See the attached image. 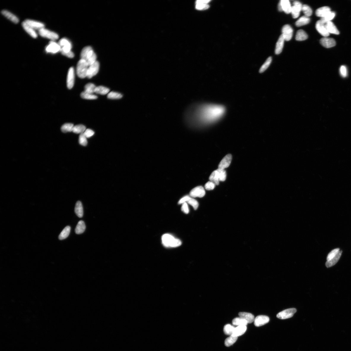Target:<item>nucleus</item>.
Wrapping results in <instances>:
<instances>
[{
    "label": "nucleus",
    "instance_id": "412c9836",
    "mask_svg": "<svg viewBox=\"0 0 351 351\" xmlns=\"http://www.w3.org/2000/svg\"><path fill=\"white\" fill-rule=\"evenodd\" d=\"M326 28L329 33L335 35H339V32L335 25L331 21H329L325 23Z\"/></svg>",
    "mask_w": 351,
    "mask_h": 351
},
{
    "label": "nucleus",
    "instance_id": "b1692460",
    "mask_svg": "<svg viewBox=\"0 0 351 351\" xmlns=\"http://www.w3.org/2000/svg\"><path fill=\"white\" fill-rule=\"evenodd\" d=\"M331 11V9L328 7H323L316 10V15L317 16L321 18L328 14Z\"/></svg>",
    "mask_w": 351,
    "mask_h": 351
},
{
    "label": "nucleus",
    "instance_id": "13d9d810",
    "mask_svg": "<svg viewBox=\"0 0 351 351\" xmlns=\"http://www.w3.org/2000/svg\"><path fill=\"white\" fill-rule=\"evenodd\" d=\"M278 9L279 11H280V12L283 11V10H282V5L281 4V3L280 1V2H279V4H278Z\"/></svg>",
    "mask_w": 351,
    "mask_h": 351
},
{
    "label": "nucleus",
    "instance_id": "79ce46f5",
    "mask_svg": "<svg viewBox=\"0 0 351 351\" xmlns=\"http://www.w3.org/2000/svg\"><path fill=\"white\" fill-rule=\"evenodd\" d=\"M74 126V125L72 123L65 124L61 127V131L63 133L72 131Z\"/></svg>",
    "mask_w": 351,
    "mask_h": 351
},
{
    "label": "nucleus",
    "instance_id": "ddd939ff",
    "mask_svg": "<svg viewBox=\"0 0 351 351\" xmlns=\"http://www.w3.org/2000/svg\"><path fill=\"white\" fill-rule=\"evenodd\" d=\"M315 27L317 31L322 36L327 37L329 35V33L326 28L325 23H323L321 20H319L317 22Z\"/></svg>",
    "mask_w": 351,
    "mask_h": 351
},
{
    "label": "nucleus",
    "instance_id": "a18cd8bd",
    "mask_svg": "<svg viewBox=\"0 0 351 351\" xmlns=\"http://www.w3.org/2000/svg\"><path fill=\"white\" fill-rule=\"evenodd\" d=\"M302 11L304 13L305 16L308 18L312 15V9L307 5H303Z\"/></svg>",
    "mask_w": 351,
    "mask_h": 351
},
{
    "label": "nucleus",
    "instance_id": "f8f14e48",
    "mask_svg": "<svg viewBox=\"0 0 351 351\" xmlns=\"http://www.w3.org/2000/svg\"><path fill=\"white\" fill-rule=\"evenodd\" d=\"M206 192L202 186H197L193 189L190 192V196L192 197L202 198L205 196Z\"/></svg>",
    "mask_w": 351,
    "mask_h": 351
},
{
    "label": "nucleus",
    "instance_id": "6ab92c4d",
    "mask_svg": "<svg viewBox=\"0 0 351 351\" xmlns=\"http://www.w3.org/2000/svg\"><path fill=\"white\" fill-rule=\"evenodd\" d=\"M1 13L3 15L13 23H18L19 22V20L18 17L7 10H3Z\"/></svg>",
    "mask_w": 351,
    "mask_h": 351
},
{
    "label": "nucleus",
    "instance_id": "aec40b11",
    "mask_svg": "<svg viewBox=\"0 0 351 351\" xmlns=\"http://www.w3.org/2000/svg\"><path fill=\"white\" fill-rule=\"evenodd\" d=\"M22 25L24 29L28 34L33 38L36 39L37 38L38 35H37L35 30L31 28L25 21L22 22Z\"/></svg>",
    "mask_w": 351,
    "mask_h": 351
},
{
    "label": "nucleus",
    "instance_id": "393cba45",
    "mask_svg": "<svg viewBox=\"0 0 351 351\" xmlns=\"http://www.w3.org/2000/svg\"><path fill=\"white\" fill-rule=\"evenodd\" d=\"M240 317L246 320L248 323H251L254 322L255 317L251 313L246 312H240L238 314Z\"/></svg>",
    "mask_w": 351,
    "mask_h": 351
},
{
    "label": "nucleus",
    "instance_id": "f03ea898",
    "mask_svg": "<svg viewBox=\"0 0 351 351\" xmlns=\"http://www.w3.org/2000/svg\"><path fill=\"white\" fill-rule=\"evenodd\" d=\"M81 59L86 61L88 65L90 66L96 61L97 56L92 47L90 46L85 47L81 53Z\"/></svg>",
    "mask_w": 351,
    "mask_h": 351
},
{
    "label": "nucleus",
    "instance_id": "603ef678",
    "mask_svg": "<svg viewBox=\"0 0 351 351\" xmlns=\"http://www.w3.org/2000/svg\"><path fill=\"white\" fill-rule=\"evenodd\" d=\"M340 73L341 75L343 77H346L347 75V71L346 67L342 66L340 69Z\"/></svg>",
    "mask_w": 351,
    "mask_h": 351
},
{
    "label": "nucleus",
    "instance_id": "09e8293b",
    "mask_svg": "<svg viewBox=\"0 0 351 351\" xmlns=\"http://www.w3.org/2000/svg\"><path fill=\"white\" fill-rule=\"evenodd\" d=\"M339 249L337 248L332 250L328 255L327 258V261H329L332 259L333 258L336 256V255L339 251Z\"/></svg>",
    "mask_w": 351,
    "mask_h": 351
},
{
    "label": "nucleus",
    "instance_id": "f3484780",
    "mask_svg": "<svg viewBox=\"0 0 351 351\" xmlns=\"http://www.w3.org/2000/svg\"><path fill=\"white\" fill-rule=\"evenodd\" d=\"M27 24L35 30H38L45 28L44 23L36 20L31 19H26L24 21Z\"/></svg>",
    "mask_w": 351,
    "mask_h": 351
},
{
    "label": "nucleus",
    "instance_id": "37998d69",
    "mask_svg": "<svg viewBox=\"0 0 351 351\" xmlns=\"http://www.w3.org/2000/svg\"><path fill=\"white\" fill-rule=\"evenodd\" d=\"M80 96L82 98L87 100H95L98 98L96 95L87 93L84 91L81 93Z\"/></svg>",
    "mask_w": 351,
    "mask_h": 351
},
{
    "label": "nucleus",
    "instance_id": "c756f323",
    "mask_svg": "<svg viewBox=\"0 0 351 351\" xmlns=\"http://www.w3.org/2000/svg\"><path fill=\"white\" fill-rule=\"evenodd\" d=\"M308 38V36L305 31L303 30H299L296 33V39L298 41H301L306 40Z\"/></svg>",
    "mask_w": 351,
    "mask_h": 351
},
{
    "label": "nucleus",
    "instance_id": "c85d7f7f",
    "mask_svg": "<svg viewBox=\"0 0 351 351\" xmlns=\"http://www.w3.org/2000/svg\"><path fill=\"white\" fill-rule=\"evenodd\" d=\"M75 212L77 215L80 218L82 217L83 215V210L82 204L78 201L76 204L74 209Z\"/></svg>",
    "mask_w": 351,
    "mask_h": 351
},
{
    "label": "nucleus",
    "instance_id": "20e7f679",
    "mask_svg": "<svg viewBox=\"0 0 351 351\" xmlns=\"http://www.w3.org/2000/svg\"><path fill=\"white\" fill-rule=\"evenodd\" d=\"M89 66L86 61L81 59L77 65V73L78 77L81 78L87 77Z\"/></svg>",
    "mask_w": 351,
    "mask_h": 351
},
{
    "label": "nucleus",
    "instance_id": "dca6fc26",
    "mask_svg": "<svg viewBox=\"0 0 351 351\" xmlns=\"http://www.w3.org/2000/svg\"><path fill=\"white\" fill-rule=\"evenodd\" d=\"M320 43L324 47L327 48H331L336 45L335 40L332 38L324 37L320 40Z\"/></svg>",
    "mask_w": 351,
    "mask_h": 351
},
{
    "label": "nucleus",
    "instance_id": "2f4dec72",
    "mask_svg": "<svg viewBox=\"0 0 351 351\" xmlns=\"http://www.w3.org/2000/svg\"><path fill=\"white\" fill-rule=\"evenodd\" d=\"M210 181L213 182L216 185H218L219 184L220 179L217 170H215L212 172L209 178Z\"/></svg>",
    "mask_w": 351,
    "mask_h": 351
},
{
    "label": "nucleus",
    "instance_id": "9d476101",
    "mask_svg": "<svg viewBox=\"0 0 351 351\" xmlns=\"http://www.w3.org/2000/svg\"><path fill=\"white\" fill-rule=\"evenodd\" d=\"M282 35L283 36L285 40L289 41L292 38L293 35V29L290 26L286 25L282 27Z\"/></svg>",
    "mask_w": 351,
    "mask_h": 351
},
{
    "label": "nucleus",
    "instance_id": "a878e982",
    "mask_svg": "<svg viewBox=\"0 0 351 351\" xmlns=\"http://www.w3.org/2000/svg\"><path fill=\"white\" fill-rule=\"evenodd\" d=\"M247 329L246 325H240L235 328L233 336L237 337L242 335L246 332Z\"/></svg>",
    "mask_w": 351,
    "mask_h": 351
},
{
    "label": "nucleus",
    "instance_id": "58836bf2",
    "mask_svg": "<svg viewBox=\"0 0 351 351\" xmlns=\"http://www.w3.org/2000/svg\"><path fill=\"white\" fill-rule=\"evenodd\" d=\"M237 339V337L234 336L232 335L230 336L225 340V345L226 347H230L236 342Z\"/></svg>",
    "mask_w": 351,
    "mask_h": 351
},
{
    "label": "nucleus",
    "instance_id": "72a5a7b5",
    "mask_svg": "<svg viewBox=\"0 0 351 351\" xmlns=\"http://www.w3.org/2000/svg\"><path fill=\"white\" fill-rule=\"evenodd\" d=\"M71 227L69 226H67L64 228L59 236V239L60 240H63L66 239L70 233Z\"/></svg>",
    "mask_w": 351,
    "mask_h": 351
},
{
    "label": "nucleus",
    "instance_id": "4468645a",
    "mask_svg": "<svg viewBox=\"0 0 351 351\" xmlns=\"http://www.w3.org/2000/svg\"><path fill=\"white\" fill-rule=\"evenodd\" d=\"M73 67H71L68 71L67 78V86L68 88L71 89L74 86V71Z\"/></svg>",
    "mask_w": 351,
    "mask_h": 351
},
{
    "label": "nucleus",
    "instance_id": "ea45409f",
    "mask_svg": "<svg viewBox=\"0 0 351 351\" xmlns=\"http://www.w3.org/2000/svg\"><path fill=\"white\" fill-rule=\"evenodd\" d=\"M235 328L233 326L230 324H227L224 326V332L226 335L231 336L233 334Z\"/></svg>",
    "mask_w": 351,
    "mask_h": 351
},
{
    "label": "nucleus",
    "instance_id": "bb28decb",
    "mask_svg": "<svg viewBox=\"0 0 351 351\" xmlns=\"http://www.w3.org/2000/svg\"><path fill=\"white\" fill-rule=\"evenodd\" d=\"M342 252V251H339L338 253L331 260L327 261L325 263V265L327 268H329L335 265L338 262L341 256Z\"/></svg>",
    "mask_w": 351,
    "mask_h": 351
},
{
    "label": "nucleus",
    "instance_id": "4c0bfd02",
    "mask_svg": "<svg viewBox=\"0 0 351 351\" xmlns=\"http://www.w3.org/2000/svg\"><path fill=\"white\" fill-rule=\"evenodd\" d=\"M335 12L331 11L325 16L321 18L320 20L325 23L331 21V20L335 18Z\"/></svg>",
    "mask_w": 351,
    "mask_h": 351
},
{
    "label": "nucleus",
    "instance_id": "3c124183",
    "mask_svg": "<svg viewBox=\"0 0 351 351\" xmlns=\"http://www.w3.org/2000/svg\"><path fill=\"white\" fill-rule=\"evenodd\" d=\"M87 138L83 134H80L79 138L80 144L83 146H87L88 144Z\"/></svg>",
    "mask_w": 351,
    "mask_h": 351
},
{
    "label": "nucleus",
    "instance_id": "6e6d98bb",
    "mask_svg": "<svg viewBox=\"0 0 351 351\" xmlns=\"http://www.w3.org/2000/svg\"><path fill=\"white\" fill-rule=\"evenodd\" d=\"M181 209L182 211L185 214H188L189 212V207L187 203H185L182 204Z\"/></svg>",
    "mask_w": 351,
    "mask_h": 351
},
{
    "label": "nucleus",
    "instance_id": "de8ad7c7",
    "mask_svg": "<svg viewBox=\"0 0 351 351\" xmlns=\"http://www.w3.org/2000/svg\"><path fill=\"white\" fill-rule=\"evenodd\" d=\"M220 181L224 182L226 178V173L224 169H217Z\"/></svg>",
    "mask_w": 351,
    "mask_h": 351
},
{
    "label": "nucleus",
    "instance_id": "423d86ee",
    "mask_svg": "<svg viewBox=\"0 0 351 351\" xmlns=\"http://www.w3.org/2000/svg\"><path fill=\"white\" fill-rule=\"evenodd\" d=\"M39 33L41 36L51 41H55L59 38V36L57 33L45 28L39 30Z\"/></svg>",
    "mask_w": 351,
    "mask_h": 351
},
{
    "label": "nucleus",
    "instance_id": "7c9ffc66",
    "mask_svg": "<svg viewBox=\"0 0 351 351\" xmlns=\"http://www.w3.org/2000/svg\"><path fill=\"white\" fill-rule=\"evenodd\" d=\"M310 21V18L305 16H303L299 18L296 22V25L298 27H300L307 25Z\"/></svg>",
    "mask_w": 351,
    "mask_h": 351
},
{
    "label": "nucleus",
    "instance_id": "5701e85b",
    "mask_svg": "<svg viewBox=\"0 0 351 351\" xmlns=\"http://www.w3.org/2000/svg\"><path fill=\"white\" fill-rule=\"evenodd\" d=\"M210 1H202V0L197 1L196 3V9L199 10H205L209 9V6L208 4V3Z\"/></svg>",
    "mask_w": 351,
    "mask_h": 351
},
{
    "label": "nucleus",
    "instance_id": "cd10ccee",
    "mask_svg": "<svg viewBox=\"0 0 351 351\" xmlns=\"http://www.w3.org/2000/svg\"><path fill=\"white\" fill-rule=\"evenodd\" d=\"M283 11L287 14H289L291 12L292 6L288 0H281L280 1Z\"/></svg>",
    "mask_w": 351,
    "mask_h": 351
},
{
    "label": "nucleus",
    "instance_id": "39448f33",
    "mask_svg": "<svg viewBox=\"0 0 351 351\" xmlns=\"http://www.w3.org/2000/svg\"><path fill=\"white\" fill-rule=\"evenodd\" d=\"M58 43L61 47L60 52L63 55L65 56L71 52L72 44L69 39L66 38H62L60 40Z\"/></svg>",
    "mask_w": 351,
    "mask_h": 351
},
{
    "label": "nucleus",
    "instance_id": "8fccbe9b",
    "mask_svg": "<svg viewBox=\"0 0 351 351\" xmlns=\"http://www.w3.org/2000/svg\"><path fill=\"white\" fill-rule=\"evenodd\" d=\"M189 204H190L193 207L194 209L196 210L198 208L199 206V203L197 201L192 198L191 197L190 199L187 202Z\"/></svg>",
    "mask_w": 351,
    "mask_h": 351
},
{
    "label": "nucleus",
    "instance_id": "7ed1b4c3",
    "mask_svg": "<svg viewBox=\"0 0 351 351\" xmlns=\"http://www.w3.org/2000/svg\"><path fill=\"white\" fill-rule=\"evenodd\" d=\"M162 241L163 246L167 247H178L182 244V242L180 240L176 239L172 235L168 234L163 235L162 237Z\"/></svg>",
    "mask_w": 351,
    "mask_h": 351
},
{
    "label": "nucleus",
    "instance_id": "0eeeda50",
    "mask_svg": "<svg viewBox=\"0 0 351 351\" xmlns=\"http://www.w3.org/2000/svg\"><path fill=\"white\" fill-rule=\"evenodd\" d=\"M45 50L47 53L55 54L61 52V47L58 43L55 41H51L46 47Z\"/></svg>",
    "mask_w": 351,
    "mask_h": 351
},
{
    "label": "nucleus",
    "instance_id": "4d7b16f0",
    "mask_svg": "<svg viewBox=\"0 0 351 351\" xmlns=\"http://www.w3.org/2000/svg\"><path fill=\"white\" fill-rule=\"evenodd\" d=\"M189 196H186L182 197V198L180 199L178 202L179 204H183L184 203L187 202L188 201L190 198Z\"/></svg>",
    "mask_w": 351,
    "mask_h": 351
},
{
    "label": "nucleus",
    "instance_id": "864d4df0",
    "mask_svg": "<svg viewBox=\"0 0 351 351\" xmlns=\"http://www.w3.org/2000/svg\"><path fill=\"white\" fill-rule=\"evenodd\" d=\"M215 186L216 185L213 182L209 181L206 184L205 188L207 190H213L214 189Z\"/></svg>",
    "mask_w": 351,
    "mask_h": 351
},
{
    "label": "nucleus",
    "instance_id": "49530a36",
    "mask_svg": "<svg viewBox=\"0 0 351 351\" xmlns=\"http://www.w3.org/2000/svg\"><path fill=\"white\" fill-rule=\"evenodd\" d=\"M122 97V95L121 94L114 91L110 92L107 95V98L111 99H118L121 98Z\"/></svg>",
    "mask_w": 351,
    "mask_h": 351
},
{
    "label": "nucleus",
    "instance_id": "e433bc0d",
    "mask_svg": "<svg viewBox=\"0 0 351 351\" xmlns=\"http://www.w3.org/2000/svg\"><path fill=\"white\" fill-rule=\"evenodd\" d=\"M110 90L109 88L103 86L96 87L95 93L101 95H106L109 93Z\"/></svg>",
    "mask_w": 351,
    "mask_h": 351
},
{
    "label": "nucleus",
    "instance_id": "f704fd0d",
    "mask_svg": "<svg viewBox=\"0 0 351 351\" xmlns=\"http://www.w3.org/2000/svg\"><path fill=\"white\" fill-rule=\"evenodd\" d=\"M232 323L233 325L238 326L243 325L247 326L248 323L246 320L239 317L234 319Z\"/></svg>",
    "mask_w": 351,
    "mask_h": 351
},
{
    "label": "nucleus",
    "instance_id": "1a4fd4ad",
    "mask_svg": "<svg viewBox=\"0 0 351 351\" xmlns=\"http://www.w3.org/2000/svg\"><path fill=\"white\" fill-rule=\"evenodd\" d=\"M293 5L292 6L291 12L293 18L296 19L298 18L300 13L302 11L303 5L299 1H295L294 2Z\"/></svg>",
    "mask_w": 351,
    "mask_h": 351
},
{
    "label": "nucleus",
    "instance_id": "9b49d317",
    "mask_svg": "<svg viewBox=\"0 0 351 351\" xmlns=\"http://www.w3.org/2000/svg\"><path fill=\"white\" fill-rule=\"evenodd\" d=\"M99 67V63L96 61L88 67L87 77L88 78H91L96 75L98 72Z\"/></svg>",
    "mask_w": 351,
    "mask_h": 351
},
{
    "label": "nucleus",
    "instance_id": "473e14b6",
    "mask_svg": "<svg viewBox=\"0 0 351 351\" xmlns=\"http://www.w3.org/2000/svg\"><path fill=\"white\" fill-rule=\"evenodd\" d=\"M86 229V225L84 221L80 220L78 223L75 229V233L78 234H82Z\"/></svg>",
    "mask_w": 351,
    "mask_h": 351
},
{
    "label": "nucleus",
    "instance_id": "c9c22d12",
    "mask_svg": "<svg viewBox=\"0 0 351 351\" xmlns=\"http://www.w3.org/2000/svg\"><path fill=\"white\" fill-rule=\"evenodd\" d=\"M86 127L83 125H78L74 126L72 132L75 134H82L86 130Z\"/></svg>",
    "mask_w": 351,
    "mask_h": 351
},
{
    "label": "nucleus",
    "instance_id": "5fc2aeb1",
    "mask_svg": "<svg viewBox=\"0 0 351 351\" xmlns=\"http://www.w3.org/2000/svg\"><path fill=\"white\" fill-rule=\"evenodd\" d=\"M87 138H90L94 134V132L90 129H86L83 133Z\"/></svg>",
    "mask_w": 351,
    "mask_h": 351
},
{
    "label": "nucleus",
    "instance_id": "6e6552de",
    "mask_svg": "<svg viewBox=\"0 0 351 351\" xmlns=\"http://www.w3.org/2000/svg\"><path fill=\"white\" fill-rule=\"evenodd\" d=\"M296 312V309L294 308L286 309L279 313L277 315V318L282 320L291 318L293 316Z\"/></svg>",
    "mask_w": 351,
    "mask_h": 351
},
{
    "label": "nucleus",
    "instance_id": "2eb2a0df",
    "mask_svg": "<svg viewBox=\"0 0 351 351\" xmlns=\"http://www.w3.org/2000/svg\"><path fill=\"white\" fill-rule=\"evenodd\" d=\"M269 321L270 319L268 316L265 315H259L255 317L254 323L255 326L260 327L266 324Z\"/></svg>",
    "mask_w": 351,
    "mask_h": 351
},
{
    "label": "nucleus",
    "instance_id": "a211bd4d",
    "mask_svg": "<svg viewBox=\"0 0 351 351\" xmlns=\"http://www.w3.org/2000/svg\"><path fill=\"white\" fill-rule=\"evenodd\" d=\"M232 156L231 154H228L225 156L220 161L218 167V169H224L229 167L230 165Z\"/></svg>",
    "mask_w": 351,
    "mask_h": 351
},
{
    "label": "nucleus",
    "instance_id": "c03bdc74",
    "mask_svg": "<svg viewBox=\"0 0 351 351\" xmlns=\"http://www.w3.org/2000/svg\"><path fill=\"white\" fill-rule=\"evenodd\" d=\"M272 62V58L271 57H269L267 59L265 63L262 65L261 66L259 70L260 73H262L266 70L269 66H270V64Z\"/></svg>",
    "mask_w": 351,
    "mask_h": 351
},
{
    "label": "nucleus",
    "instance_id": "a19ab883",
    "mask_svg": "<svg viewBox=\"0 0 351 351\" xmlns=\"http://www.w3.org/2000/svg\"><path fill=\"white\" fill-rule=\"evenodd\" d=\"M96 87L93 83H89L87 84L85 87L84 91L86 93L93 94L95 93Z\"/></svg>",
    "mask_w": 351,
    "mask_h": 351
},
{
    "label": "nucleus",
    "instance_id": "4be33fe9",
    "mask_svg": "<svg viewBox=\"0 0 351 351\" xmlns=\"http://www.w3.org/2000/svg\"><path fill=\"white\" fill-rule=\"evenodd\" d=\"M285 39L283 36L281 35L278 39L276 44L275 50V53L277 54H279L282 52L284 46Z\"/></svg>",
    "mask_w": 351,
    "mask_h": 351
},
{
    "label": "nucleus",
    "instance_id": "f257e3e1",
    "mask_svg": "<svg viewBox=\"0 0 351 351\" xmlns=\"http://www.w3.org/2000/svg\"><path fill=\"white\" fill-rule=\"evenodd\" d=\"M226 108L221 105L204 103L192 106L185 115L186 122L194 126H206L216 123L226 113Z\"/></svg>",
    "mask_w": 351,
    "mask_h": 351
}]
</instances>
